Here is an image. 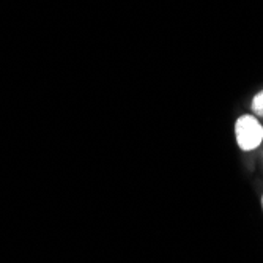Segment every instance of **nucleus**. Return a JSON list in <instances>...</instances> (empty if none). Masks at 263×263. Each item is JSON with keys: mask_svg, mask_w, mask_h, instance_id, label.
<instances>
[{"mask_svg": "<svg viewBox=\"0 0 263 263\" xmlns=\"http://www.w3.org/2000/svg\"><path fill=\"white\" fill-rule=\"evenodd\" d=\"M251 109H252L254 115L263 118V90L258 91V93L255 95V97H254V100H252V103H251Z\"/></svg>", "mask_w": 263, "mask_h": 263, "instance_id": "f03ea898", "label": "nucleus"}, {"mask_svg": "<svg viewBox=\"0 0 263 263\" xmlns=\"http://www.w3.org/2000/svg\"><path fill=\"white\" fill-rule=\"evenodd\" d=\"M261 208H263V196H261Z\"/></svg>", "mask_w": 263, "mask_h": 263, "instance_id": "7ed1b4c3", "label": "nucleus"}, {"mask_svg": "<svg viewBox=\"0 0 263 263\" xmlns=\"http://www.w3.org/2000/svg\"><path fill=\"white\" fill-rule=\"evenodd\" d=\"M235 139L243 152H252L263 142V126L255 115L245 114L235 122Z\"/></svg>", "mask_w": 263, "mask_h": 263, "instance_id": "f257e3e1", "label": "nucleus"}]
</instances>
